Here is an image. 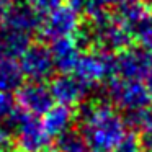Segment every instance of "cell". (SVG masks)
Returning <instances> with one entry per match:
<instances>
[{
  "instance_id": "1",
  "label": "cell",
  "mask_w": 152,
  "mask_h": 152,
  "mask_svg": "<svg viewBox=\"0 0 152 152\" xmlns=\"http://www.w3.org/2000/svg\"><path fill=\"white\" fill-rule=\"evenodd\" d=\"M75 121L90 152H113L128 134L123 115L108 102L82 103Z\"/></svg>"
},
{
  "instance_id": "2",
  "label": "cell",
  "mask_w": 152,
  "mask_h": 152,
  "mask_svg": "<svg viewBox=\"0 0 152 152\" xmlns=\"http://www.w3.org/2000/svg\"><path fill=\"white\" fill-rule=\"evenodd\" d=\"M105 92L110 103L123 116L147 111L151 105L145 82H141V80H131L113 75L105 82Z\"/></svg>"
},
{
  "instance_id": "3",
  "label": "cell",
  "mask_w": 152,
  "mask_h": 152,
  "mask_svg": "<svg viewBox=\"0 0 152 152\" xmlns=\"http://www.w3.org/2000/svg\"><path fill=\"white\" fill-rule=\"evenodd\" d=\"M7 124L13 131L18 152H46L51 149V137L38 116L30 115L18 106Z\"/></svg>"
},
{
  "instance_id": "4",
  "label": "cell",
  "mask_w": 152,
  "mask_h": 152,
  "mask_svg": "<svg viewBox=\"0 0 152 152\" xmlns=\"http://www.w3.org/2000/svg\"><path fill=\"white\" fill-rule=\"evenodd\" d=\"M88 87L98 85L115 75V56L100 49L82 51L74 72Z\"/></svg>"
},
{
  "instance_id": "5",
  "label": "cell",
  "mask_w": 152,
  "mask_h": 152,
  "mask_svg": "<svg viewBox=\"0 0 152 152\" xmlns=\"http://www.w3.org/2000/svg\"><path fill=\"white\" fill-rule=\"evenodd\" d=\"M18 64L28 82H46L56 72L51 48L43 43H31L20 56Z\"/></svg>"
},
{
  "instance_id": "6",
  "label": "cell",
  "mask_w": 152,
  "mask_h": 152,
  "mask_svg": "<svg viewBox=\"0 0 152 152\" xmlns=\"http://www.w3.org/2000/svg\"><path fill=\"white\" fill-rule=\"evenodd\" d=\"M80 25H82V20H80L79 10L74 8L72 5L64 4L62 7L43 18L39 34L49 43L62 39V38H72L80 30Z\"/></svg>"
},
{
  "instance_id": "7",
  "label": "cell",
  "mask_w": 152,
  "mask_h": 152,
  "mask_svg": "<svg viewBox=\"0 0 152 152\" xmlns=\"http://www.w3.org/2000/svg\"><path fill=\"white\" fill-rule=\"evenodd\" d=\"M152 74V51L145 48H128L115 56V75L145 82Z\"/></svg>"
},
{
  "instance_id": "8",
  "label": "cell",
  "mask_w": 152,
  "mask_h": 152,
  "mask_svg": "<svg viewBox=\"0 0 152 152\" xmlns=\"http://www.w3.org/2000/svg\"><path fill=\"white\" fill-rule=\"evenodd\" d=\"M17 103L23 111L43 116L54 106V96L46 82H26L15 92Z\"/></svg>"
},
{
  "instance_id": "9",
  "label": "cell",
  "mask_w": 152,
  "mask_h": 152,
  "mask_svg": "<svg viewBox=\"0 0 152 152\" xmlns=\"http://www.w3.org/2000/svg\"><path fill=\"white\" fill-rule=\"evenodd\" d=\"M49 88L56 103L74 108L85 100L92 87H88L83 80H80L75 74H61L56 79H53Z\"/></svg>"
},
{
  "instance_id": "10",
  "label": "cell",
  "mask_w": 152,
  "mask_h": 152,
  "mask_svg": "<svg viewBox=\"0 0 152 152\" xmlns=\"http://www.w3.org/2000/svg\"><path fill=\"white\" fill-rule=\"evenodd\" d=\"M4 23L15 28V30H20L23 33L33 36L36 31L39 33L43 17L28 4L26 0H23V2H12Z\"/></svg>"
},
{
  "instance_id": "11",
  "label": "cell",
  "mask_w": 152,
  "mask_h": 152,
  "mask_svg": "<svg viewBox=\"0 0 152 152\" xmlns=\"http://www.w3.org/2000/svg\"><path fill=\"white\" fill-rule=\"evenodd\" d=\"M49 48H51V53H53L56 70H59L61 74H72L77 62H79L80 54L83 51L80 48V44L77 43L75 36L51 41Z\"/></svg>"
},
{
  "instance_id": "12",
  "label": "cell",
  "mask_w": 152,
  "mask_h": 152,
  "mask_svg": "<svg viewBox=\"0 0 152 152\" xmlns=\"http://www.w3.org/2000/svg\"><path fill=\"white\" fill-rule=\"evenodd\" d=\"M77 115L74 113V110L70 106L59 105L54 103V106L48 113H44L41 121L46 129V132L49 134V137H61L64 132H67L69 129H72V124L75 123Z\"/></svg>"
},
{
  "instance_id": "13",
  "label": "cell",
  "mask_w": 152,
  "mask_h": 152,
  "mask_svg": "<svg viewBox=\"0 0 152 152\" xmlns=\"http://www.w3.org/2000/svg\"><path fill=\"white\" fill-rule=\"evenodd\" d=\"M31 44V36L20 30L2 25L0 26V56L8 59H20V56Z\"/></svg>"
},
{
  "instance_id": "14",
  "label": "cell",
  "mask_w": 152,
  "mask_h": 152,
  "mask_svg": "<svg viewBox=\"0 0 152 152\" xmlns=\"http://www.w3.org/2000/svg\"><path fill=\"white\" fill-rule=\"evenodd\" d=\"M113 15L123 26H126L131 33H134L136 28L151 15V8L142 0H124L115 8Z\"/></svg>"
},
{
  "instance_id": "15",
  "label": "cell",
  "mask_w": 152,
  "mask_h": 152,
  "mask_svg": "<svg viewBox=\"0 0 152 152\" xmlns=\"http://www.w3.org/2000/svg\"><path fill=\"white\" fill-rule=\"evenodd\" d=\"M23 74L17 59L0 56V90L15 93L23 85Z\"/></svg>"
},
{
  "instance_id": "16",
  "label": "cell",
  "mask_w": 152,
  "mask_h": 152,
  "mask_svg": "<svg viewBox=\"0 0 152 152\" xmlns=\"http://www.w3.org/2000/svg\"><path fill=\"white\" fill-rule=\"evenodd\" d=\"M56 149L59 152H90L83 136L80 134L79 129H69L64 132L61 137H57Z\"/></svg>"
},
{
  "instance_id": "17",
  "label": "cell",
  "mask_w": 152,
  "mask_h": 152,
  "mask_svg": "<svg viewBox=\"0 0 152 152\" xmlns=\"http://www.w3.org/2000/svg\"><path fill=\"white\" fill-rule=\"evenodd\" d=\"M17 110H18V103L17 98H15V93L0 90V121L7 123L15 115Z\"/></svg>"
},
{
  "instance_id": "18",
  "label": "cell",
  "mask_w": 152,
  "mask_h": 152,
  "mask_svg": "<svg viewBox=\"0 0 152 152\" xmlns=\"http://www.w3.org/2000/svg\"><path fill=\"white\" fill-rule=\"evenodd\" d=\"M132 34H134V38H137L142 48L152 51V13L136 28Z\"/></svg>"
},
{
  "instance_id": "19",
  "label": "cell",
  "mask_w": 152,
  "mask_h": 152,
  "mask_svg": "<svg viewBox=\"0 0 152 152\" xmlns=\"http://www.w3.org/2000/svg\"><path fill=\"white\" fill-rule=\"evenodd\" d=\"M113 152H144V149H142L139 136L134 132H128L121 139V142L113 149Z\"/></svg>"
},
{
  "instance_id": "20",
  "label": "cell",
  "mask_w": 152,
  "mask_h": 152,
  "mask_svg": "<svg viewBox=\"0 0 152 152\" xmlns=\"http://www.w3.org/2000/svg\"><path fill=\"white\" fill-rule=\"evenodd\" d=\"M28 4L41 15V17H46V15L53 13L54 10H57L59 7L64 5V0H26Z\"/></svg>"
},
{
  "instance_id": "21",
  "label": "cell",
  "mask_w": 152,
  "mask_h": 152,
  "mask_svg": "<svg viewBox=\"0 0 152 152\" xmlns=\"http://www.w3.org/2000/svg\"><path fill=\"white\" fill-rule=\"evenodd\" d=\"M139 139H141L144 152H152V110H151V113H149V116L145 118L144 124H142V128H141Z\"/></svg>"
},
{
  "instance_id": "22",
  "label": "cell",
  "mask_w": 152,
  "mask_h": 152,
  "mask_svg": "<svg viewBox=\"0 0 152 152\" xmlns=\"http://www.w3.org/2000/svg\"><path fill=\"white\" fill-rule=\"evenodd\" d=\"M8 145H10L8 131L0 126V152H8Z\"/></svg>"
},
{
  "instance_id": "23",
  "label": "cell",
  "mask_w": 152,
  "mask_h": 152,
  "mask_svg": "<svg viewBox=\"0 0 152 152\" xmlns=\"http://www.w3.org/2000/svg\"><path fill=\"white\" fill-rule=\"evenodd\" d=\"M10 5H12V0H0V26L4 25L5 17H7V13H8Z\"/></svg>"
},
{
  "instance_id": "24",
  "label": "cell",
  "mask_w": 152,
  "mask_h": 152,
  "mask_svg": "<svg viewBox=\"0 0 152 152\" xmlns=\"http://www.w3.org/2000/svg\"><path fill=\"white\" fill-rule=\"evenodd\" d=\"M145 88H147L149 93V100H151V105H152V74L149 75V79L145 80Z\"/></svg>"
},
{
  "instance_id": "25",
  "label": "cell",
  "mask_w": 152,
  "mask_h": 152,
  "mask_svg": "<svg viewBox=\"0 0 152 152\" xmlns=\"http://www.w3.org/2000/svg\"><path fill=\"white\" fill-rule=\"evenodd\" d=\"M46 152H59V151H57V149L56 147H51V149H48V151Z\"/></svg>"
}]
</instances>
